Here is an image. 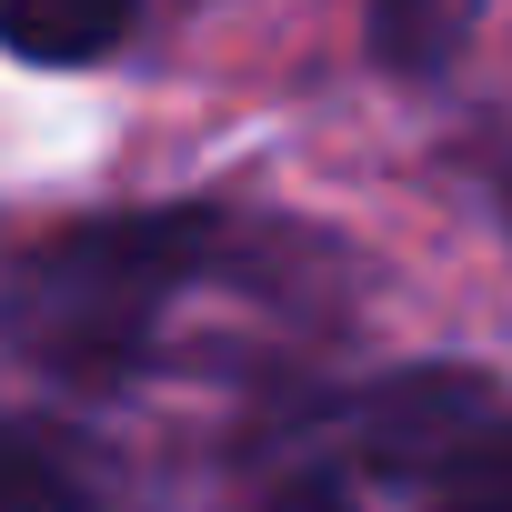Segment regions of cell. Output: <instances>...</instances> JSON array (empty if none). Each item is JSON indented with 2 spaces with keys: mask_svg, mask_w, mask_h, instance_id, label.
<instances>
[{
  "mask_svg": "<svg viewBox=\"0 0 512 512\" xmlns=\"http://www.w3.org/2000/svg\"><path fill=\"white\" fill-rule=\"evenodd\" d=\"M332 452L412 512H512V392L462 362H422L332 402Z\"/></svg>",
  "mask_w": 512,
  "mask_h": 512,
  "instance_id": "7a4b0ae2",
  "label": "cell"
},
{
  "mask_svg": "<svg viewBox=\"0 0 512 512\" xmlns=\"http://www.w3.org/2000/svg\"><path fill=\"white\" fill-rule=\"evenodd\" d=\"M251 512H362V472L342 462V452H302V462H282L262 492H251Z\"/></svg>",
  "mask_w": 512,
  "mask_h": 512,
  "instance_id": "5b68a950",
  "label": "cell"
},
{
  "mask_svg": "<svg viewBox=\"0 0 512 512\" xmlns=\"http://www.w3.org/2000/svg\"><path fill=\"white\" fill-rule=\"evenodd\" d=\"M221 251H231L221 201H151V211L61 221L11 262V352L41 382L121 392L151 362L161 312L221 272Z\"/></svg>",
  "mask_w": 512,
  "mask_h": 512,
  "instance_id": "6da1fadb",
  "label": "cell"
},
{
  "mask_svg": "<svg viewBox=\"0 0 512 512\" xmlns=\"http://www.w3.org/2000/svg\"><path fill=\"white\" fill-rule=\"evenodd\" d=\"M362 11H372V51H382V71L432 81V71H452V51L472 41L482 0H362Z\"/></svg>",
  "mask_w": 512,
  "mask_h": 512,
  "instance_id": "277c9868",
  "label": "cell"
},
{
  "mask_svg": "<svg viewBox=\"0 0 512 512\" xmlns=\"http://www.w3.org/2000/svg\"><path fill=\"white\" fill-rule=\"evenodd\" d=\"M131 21H141V0H0L11 51L41 61V71H91V61H111V51L131 41Z\"/></svg>",
  "mask_w": 512,
  "mask_h": 512,
  "instance_id": "3957f363",
  "label": "cell"
}]
</instances>
